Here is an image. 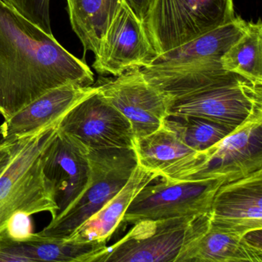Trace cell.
<instances>
[{
    "mask_svg": "<svg viewBox=\"0 0 262 262\" xmlns=\"http://www.w3.org/2000/svg\"><path fill=\"white\" fill-rule=\"evenodd\" d=\"M94 81L84 61L0 0V114L4 119L53 89L92 86Z\"/></svg>",
    "mask_w": 262,
    "mask_h": 262,
    "instance_id": "obj_1",
    "label": "cell"
},
{
    "mask_svg": "<svg viewBox=\"0 0 262 262\" xmlns=\"http://www.w3.org/2000/svg\"><path fill=\"white\" fill-rule=\"evenodd\" d=\"M246 27V21L235 16L231 22L206 34L158 54L139 70L165 99L242 77L226 71L222 58L245 33Z\"/></svg>",
    "mask_w": 262,
    "mask_h": 262,
    "instance_id": "obj_2",
    "label": "cell"
},
{
    "mask_svg": "<svg viewBox=\"0 0 262 262\" xmlns=\"http://www.w3.org/2000/svg\"><path fill=\"white\" fill-rule=\"evenodd\" d=\"M59 122L32 135L0 176V236L18 214L57 216L54 191L42 172L40 156L58 129Z\"/></svg>",
    "mask_w": 262,
    "mask_h": 262,
    "instance_id": "obj_3",
    "label": "cell"
},
{
    "mask_svg": "<svg viewBox=\"0 0 262 262\" xmlns=\"http://www.w3.org/2000/svg\"><path fill=\"white\" fill-rule=\"evenodd\" d=\"M119 242L96 252L90 262H177L210 228V213L136 222Z\"/></svg>",
    "mask_w": 262,
    "mask_h": 262,
    "instance_id": "obj_4",
    "label": "cell"
},
{
    "mask_svg": "<svg viewBox=\"0 0 262 262\" xmlns=\"http://www.w3.org/2000/svg\"><path fill=\"white\" fill-rule=\"evenodd\" d=\"M262 169V120L248 121L205 151L187 158L162 179L232 182Z\"/></svg>",
    "mask_w": 262,
    "mask_h": 262,
    "instance_id": "obj_5",
    "label": "cell"
},
{
    "mask_svg": "<svg viewBox=\"0 0 262 262\" xmlns=\"http://www.w3.org/2000/svg\"><path fill=\"white\" fill-rule=\"evenodd\" d=\"M234 0H152L144 25L158 54L234 19Z\"/></svg>",
    "mask_w": 262,
    "mask_h": 262,
    "instance_id": "obj_6",
    "label": "cell"
},
{
    "mask_svg": "<svg viewBox=\"0 0 262 262\" xmlns=\"http://www.w3.org/2000/svg\"><path fill=\"white\" fill-rule=\"evenodd\" d=\"M89 159L91 179L88 188L63 214L39 232L40 235L69 238L123 188L138 166L134 148L89 149Z\"/></svg>",
    "mask_w": 262,
    "mask_h": 262,
    "instance_id": "obj_7",
    "label": "cell"
},
{
    "mask_svg": "<svg viewBox=\"0 0 262 262\" xmlns=\"http://www.w3.org/2000/svg\"><path fill=\"white\" fill-rule=\"evenodd\" d=\"M165 100L168 118H201L233 129L248 121L262 120V84L242 77Z\"/></svg>",
    "mask_w": 262,
    "mask_h": 262,
    "instance_id": "obj_8",
    "label": "cell"
},
{
    "mask_svg": "<svg viewBox=\"0 0 262 262\" xmlns=\"http://www.w3.org/2000/svg\"><path fill=\"white\" fill-rule=\"evenodd\" d=\"M156 182V181H155ZM223 179L167 181L145 185L133 199L122 222L171 219L208 214Z\"/></svg>",
    "mask_w": 262,
    "mask_h": 262,
    "instance_id": "obj_9",
    "label": "cell"
},
{
    "mask_svg": "<svg viewBox=\"0 0 262 262\" xmlns=\"http://www.w3.org/2000/svg\"><path fill=\"white\" fill-rule=\"evenodd\" d=\"M58 128L88 149L134 146L129 121L105 99L98 87L62 117Z\"/></svg>",
    "mask_w": 262,
    "mask_h": 262,
    "instance_id": "obj_10",
    "label": "cell"
},
{
    "mask_svg": "<svg viewBox=\"0 0 262 262\" xmlns=\"http://www.w3.org/2000/svg\"><path fill=\"white\" fill-rule=\"evenodd\" d=\"M157 55L143 22L136 16L126 0H122L95 54L93 67L100 75L110 74L116 77L148 65Z\"/></svg>",
    "mask_w": 262,
    "mask_h": 262,
    "instance_id": "obj_11",
    "label": "cell"
},
{
    "mask_svg": "<svg viewBox=\"0 0 262 262\" xmlns=\"http://www.w3.org/2000/svg\"><path fill=\"white\" fill-rule=\"evenodd\" d=\"M40 160L42 172L54 191L55 202L59 208L57 219L80 198L90 185L89 149L58 128L42 149Z\"/></svg>",
    "mask_w": 262,
    "mask_h": 262,
    "instance_id": "obj_12",
    "label": "cell"
},
{
    "mask_svg": "<svg viewBox=\"0 0 262 262\" xmlns=\"http://www.w3.org/2000/svg\"><path fill=\"white\" fill-rule=\"evenodd\" d=\"M96 86L129 121L134 139L154 133L168 118L163 95L145 79L139 69L107 79Z\"/></svg>",
    "mask_w": 262,
    "mask_h": 262,
    "instance_id": "obj_13",
    "label": "cell"
},
{
    "mask_svg": "<svg viewBox=\"0 0 262 262\" xmlns=\"http://www.w3.org/2000/svg\"><path fill=\"white\" fill-rule=\"evenodd\" d=\"M210 228L240 235L262 230V169L219 187L211 204Z\"/></svg>",
    "mask_w": 262,
    "mask_h": 262,
    "instance_id": "obj_14",
    "label": "cell"
},
{
    "mask_svg": "<svg viewBox=\"0 0 262 262\" xmlns=\"http://www.w3.org/2000/svg\"><path fill=\"white\" fill-rule=\"evenodd\" d=\"M97 90L67 84L53 89L26 105L0 125L1 140L22 139L59 122L70 110Z\"/></svg>",
    "mask_w": 262,
    "mask_h": 262,
    "instance_id": "obj_15",
    "label": "cell"
},
{
    "mask_svg": "<svg viewBox=\"0 0 262 262\" xmlns=\"http://www.w3.org/2000/svg\"><path fill=\"white\" fill-rule=\"evenodd\" d=\"M159 178L157 173L138 165L123 188L67 239L79 243L106 246L107 242L122 223L133 199L145 185Z\"/></svg>",
    "mask_w": 262,
    "mask_h": 262,
    "instance_id": "obj_16",
    "label": "cell"
},
{
    "mask_svg": "<svg viewBox=\"0 0 262 262\" xmlns=\"http://www.w3.org/2000/svg\"><path fill=\"white\" fill-rule=\"evenodd\" d=\"M261 231L240 235L209 228L177 262H262Z\"/></svg>",
    "mask_w": 262,
    "mask_h": 262,
    "instance_id": "obj_17",
    "label": "cell"
},
{
    "mask_svg": "<svg viewBox=\"0 0 262 262\" xmlns=\"http://www.w3.org/2000/svg\"><path fill=\"white\" fill-rule=\"evenodd\" d=\"M70 24L85 52L97 53L122 0H67Z\"/></svg>",
    "mask_w": 262,
    "mask_h": 262,
    "instance_id": "obj_18",
    "label": "cell"
},
{
    "mask_svg": "<svg viewBox=\"0 0 262 262\" xmlns=\"http://www.w3.org/2000/svg\"><path fill=\"white\" fill-rule=\"evenodd\" d=\"M133 148L138 165L157 173L161 178L198 152L185 145L165 123L151 134L134 139Z\"/></svg>",
    "mask_w": 262,
    "mask_h": 262,
    "instance_id": "obj_19",
    "label": "cell"
},
{
    "mask_svg": "<svg viewBox=\"0 0 262 262\" xmlns=\"http://www.w3.org/2000/svg\"><path fill=\"white\" fill-rule=\"evenodd\" d=\"M16 240L18 251L27 262H90L91 257L105 247L45 237L33 232Z\"/></svg>",
    "mask_w": 262,
    "mask_h": 262,
    "instance_id": "obj_20",
    "label": "cell"
},
{
    "mask_svg": "<svg viewBox=\"0 0 262 262\" xmlns=\"http://www.w3.org/2000/svg\"><path fill=\"white\" fill-rule=\"evenodd\" d=\"M226 71L255 84H262V23H247L245 33L222 58Z\"/></svg>",
    "mask_w": 262,
    "mask_h": 262,
    "instance_id": "obj_21",
    "label": "cell"
},
{
    "mask_svg": "<svg viewBox=\"0 0 262 262\" xmlns=\"http://www.w3.org/2000/svg\"><path fill=\"white\" fill-rule=\"evenodd\" d=\"M164 123L195 151L208 149L234 130L219 122L196 117H168Z\"/></svg>",
    "mask_w": 262,
    "mask_h": 262,
    "instance_id": "obj_22",
    "label": "cell"
},
{
    "mask_svg": "<svg viewBox=\"0 0 262 262\" xmlns=\"http://www.w3.org/2000/svg\"><path fill=\"white\" fill-rule=\"evenodd\" d=\"M23 17L48 33H52L50 0H1Z\"/></svg>",
    "mask_w": 262,
    "mask_h": 262,
    "instance_id": "obj_23",
    "label": "cell"
},
{
    "mask_svg": "<svg viewBox=\"0 0 262 262\" xmlns=\"http://www.w3.org/2000/svg\"><path fill=\"white\" fill-rule=\"evenodd\" d=\"M30 136L11 140H0V176Z\"/></svg>",
    "mask_w": 262,
    "mask_h": 262,
    "instance_id": "obj_24",
    "label": "cell"
},
{
    "mask_svg": "<svg viewBox=\"0 0 262 262\" xmlns=\"http://www.w3.org/2000/svg\"><path fill=\"white\" fill-rule=\"evenodd\" d=\"M30 216L18 214L13 217L9 224L6 233L15 239H22L32 233Z\"/></svg>",
    "mask_w": 262,
    "mask_h": 262,
    "instance_id": "obj_25",
    "label": "cell"
},
{
    "mask_svg": "<svg viewBox=\"0 0 262 262\" xmlns=\"http://www.w3.org/2000/svg\"><path fill=\"white\" fill-rule=\"evenodd\" d=\"M126 2L144 24L152 0H126Z\"/></svg>",
    "mask_w": 262,
    "mask_h": 262,
    "instance_id": "obj_26",
    "label": "cell"
}]
</instances>
